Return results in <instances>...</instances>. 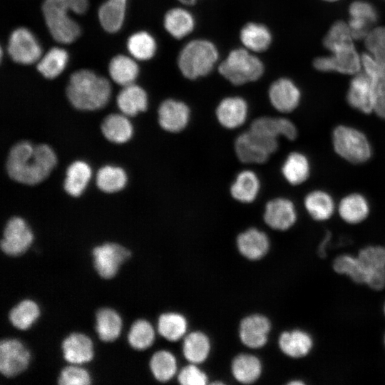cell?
Returning a JSON list of instances; mask_svg holds the SVG:
<instances>
[{
    "label": "cell",
    "instance_id": "obj_6",
    "mask_svg": "<svg viewBox=\"0 0 385 385\" xmlns=\"http://www.w3.org/2000/svg\"><path fill=\"white\" fill-rule=\"evenodd\" d=\"M335 152L351 163H363L371 156V147L366 136L360 130L347 125H338L332 133Z\"/></svg>",
    "mask_w": 385,
    "mask_h": 385
},
{
    "label": "cell",
    "instance_id": "obj_56",
    "mask_svg": "<svg viewBox=\"0 0 385 385\" xmlns=\"http://www.w3.org/2000/svg\"><path fill=\"white\" fill-rule=\"evenodd\" d=\"M384 346H385V335H384Z\"/></svg>",
    "mask_w": 385,
    "mask_h": 385
},
{
    "label": "cell",
    "instance_id": "obj_4",
    "mask_svg": "<svg viewBox=\"0 0 385 385\" xmlns=\"http://www.w3.org/2000/svg\"><path fill=\"white\" fill-rule=\"evenodd\" d=\"M219 58L216 46L210 40L195 38L188 42L178 56V67L188 80H196L207 76Z\"/></svg>",
    "mask_w": 385,
    "mask_h": 385
},
{
    "label": "cell",
    "instance_id": "obj_33",
    "mask_svg": "<svg viewBox=\"0 0 385 385\" xmlns=\"http://www.w3.org/2000/svg\"><path fill=\"white\" fill-rule=\"evenodd\" d=\"M369 204L366 198L359 193H351L339 202L338 212L341 218L349 224H358L369 214Z\"/></svg>",
    "mask_w": 385,
    "mask_h": 385
},
{
    "label": "cell",
    "instance_id": "obj_39",
    "mask_svg": "<svg viewBox=\"0 0 385 385\" xmlns=\"http://www.w3.org/2000/svg\"><path fill=\"white\" fill-rule=\"evenodd\" d=\"M108 69L111 78L123 86L133 83L139 73L136 62L124 55L115 56L111 61Z\"/></svg>",
    "mask_w": 385,
    "mask_h": 385
},
{
    "label": "cell",
    "instance_id": "obj_24",
    "mask_svg": "<svg viewBox=\"0 0 385 385\" xmlns=\"http://www.w3.org/2000/svg\"><path fill=\"white\" fill-rule=\"evenodd\" d=\"M280 350L287 356L298 359L307 356L314 346L312 336L302 329L282 332L278 339Z\"/></svg>",
    "mask_w": 385,
    "mask_h": 385
},
{
    "label": "cell",
    "instance_id": "obj_50",
    "mask_svg": "<svg viewBox=\"0 0 385 385\" xmlns=\"http://www.w3.org/2000/svg\"><path fill=\"white\" fill-rule=\"evenodd\" d=\"M367 272L385 269V248L379 245H369L361 249L356 255Z\"/></svg>",
    "mask_w": 385,
    "mask_h": 385
},
{
    "label": "cell",
    "instance_id": "obj_29",
    "mask_svg": "<svg viewBox=\"0 0 385 385\" xmlns=\"http://www.w3.org/2000/svg\"><path fill=\"white\" fill-rule=\"evenodd\" d=\"M260 181L257 175L250 170L240 172L230 186V192L232 198L242 203H251L258 196Z\"/></svg>",
    "mask_w": 385,
    "mask_h": 385
},
{
    "label": "cell",
    "instance_id": "obj_57",
    "mask_svg": "<svg viewBox=\"0 0 385 385\" xmlns=\"http://www.w3.org/2000/svg\"><path fill=\"white\" fill-rule=\"evenodd\" d=\"M325 1H336V0H325Z\"/></svg>",
    "mask_w": 385,
    "mask_h": 385
},
{
    "label": "cell",
    "instance_id": "obj_51",
    "mask_svg": "<svg viewBox=\"0 0 385 385\" xmlns=\"http://www.w3.org/2000/svg\"><path fill=\"white\" fill-rule=\"evenodd\" d=\"M178 379L182 385H205L208 380L206 374L192 363L180 370Z\"/></svg>",
    "mask_w": 385,
    "mask_h": 385
},
{
    "label": "cell",
    "instance_id": "obj_55",
    "mask_svg": "<svg viewBox=\"0 0 385 385\" xmlns=\"http://www.w3.org/2000/svg\"><path fill=\"white\" fill-rule=\"evenodd\" d=\"M384 314H385V304L384 305Z\"/></svg>",
    "mask_w": 385,
    "mask_h": 385
},
{
    "label": "cell",
    "instance_id": "obj_43",
    "mask_svg": "<svg viewBox=\"0 0 385 385\" xmlns=\"http://www.w3.org/2000/svg\"><path fill=\"white\" fill-rule=\"evenodd\" d=\"M149 367L151 374L157 381L166 382L176 374V359L171 352L160 350L155 352L150 357Z\"/></svg>",
    "mask_w": 385,
    "mask_h": 385
},
{
    "label": "cell",
    "instance_id": "obj_27",
    "mask_svg": "<svg viewBox=\"0 0 385 385\" xmlns=\"http://www.w3.org/2000/svg\"><path fill=\"white\" fill-rule=\"evenodd\" d=\"M117 106L126 116H135L146 111L148 95L140 86L134 83L123 86L116 98Z\"/></svg>",
    "mask_w": 385,
    "mask_h": 385
},
{
    "label": "cell",
    "instance_id": "obj_18",
    "mask_svg": "<svg viewBox=\"0 0 385 385\" xmlns=\"http://www.w3.org/2000/svg\"><path fill=\"white\" fill-rule=\"evenodd\" d=\"M249 130L272 140H278L279 137L282 136L293 140L297 136L295 125L290 120L282 117H259L252 121Z\"/></svg>",
    "mask_w": 385,
    "mask_h": 385
},
{
    "label": "cell",
    "instance_id": "obj_3",
    "mask_svg": "<svg viewBox=\"0 0 385 385\" xmlns=\"http://www.w3.org/2000/svg\"><path fill=\"white\" fill-rule=\"evenodd\" d=\"M88 6V0H44L43 14L48 30L56 41L71 43L78 37L80 26L69 16L68 12L82 14Z\"/></svg>",
    "mask_w": 385,
    "mask_h": 385
},
{
    "label": "cell",
    "instance_id": "obj_13",
    "mask_svg": "<svg viewBox=\"0 0 385 385\" xmlns=\"http://www.w3.org/2000/svg\"><path fill=\"white\" fill-rule=\"evenodd\" d=\"M60 349L63 360L71 364L81 365L91 362L95 355L92 339L83 332L73 331L61 341Z\"/></svg>",
    "mask_w": 385,
    "mask_h": 385
},
{
    "label": "cell",
    "instance_id": "obj_48",
    "mask_svg": "<svg viewBox=\"0 0 385 385\" xmlns=\"http://www.w3.org/2000/svg\"><path fill=\"white\" fill-rule=\"evenodd\" d=\"M364 40L368 54L385 68V26L372 29Z\"/></svg>",
    "mask_w": 385,
    "mask_h": 385
},
{
    "label": "cell",
    "instance_id": "obj_36",
    "mask_svg": "<svg viewBox=\"0 0 385 385\" xmlns=\"http://www.w3.org/2000/svg\"><path fill=\"white\" fill-rule=\"evenodd\" d=\"M231 370L237 381L242 384H251L260 377L262 373V364L257 356L241 354L233 359Z\"/></svg>",
    "mask_w": 385,
    "mask_h": 385
},
{
    "label": "cell",
    "instance_id": "obj_23",
    "mask_svg": "<svg viewBox=\"0 0 385 385\" xmlns=\"http://www.w3.org/2000/svg\"><path fill=\"white\" fill-rule=\"evenodd\" d=\"M237 246L245 257L257 260L263 257L268 252L270 240L264 232L252 227L237 236Z\"/></svg>",
    "mask_w": 385,
    "mask_h": 385
},
{
    "label": "cell",
    "instance_id": "obj_53",
    "mask_svg": "<svg viewBox=\"0 0 385 385\" xmlns=\"http://www.w3.org/2000/svg\"><path fill=\"white\" fill-rule=\"evenodd\" d=\"M180 4L185 5V6H193L196 4L197 2V0H178Z\"/></svg>",
    "mask_w": 385,
    "mask_h": 385
},
{
    "label": "cell",
    "instance_id": "obj_31",
    "mask_svg": "<svg viewBox=\"0 0 385 385\" xmlns=\"http://www.w3.org/2000/svg\"><path fill=\"white\" fill-rule=\"evenodd\" d=\"M101 130L108 140L117 144L128 142L133 133L130 121L123 113H112L107 115L101 125Z\"/></svg>",
    "mask_w": 385,
    "mask_h": 385
},
{
    "label": "cell",
    "instance_id": "obj_8",
    "mask_svg": "<svg viewBox=\"0 0 385 385\" xmlns=\"http://www.w3.org/2000/svg\"><path fill=\"white\" fill-rule=\"evenodd\" d=\"M279 147L278 140H270L249 130L239 135L234 144L240 161L246 164H263Z\"/></svg>",
    "mask_w": 385,
    "mask_h": 385
},
{
    "label": "cell",
    "instance_id": "obj_25",
    "mask_svg": "<svg viewBox=\"0 0 385 385\" xmlns=\"http://www.w3.org/2000/svg\"><path fill=\"white\" fill-rule=\"evenodd\" d=\"M41 313L40 306L35 300L25 298L19 300L9 310L8 319L16 329L26 331L39 319Z\"/></svg>",
    "mask_w": 385,
    "mask_h": 385
},
{
    "label": "cell",
    "instance_id": "obj_47",
    "mask_svg": "<svg viewBox=\"0 0 385 385\" xmlns=\"http://www.w3.org/2000/svg\"><path fill=\"white\" fill-rule=\"evenodd\" d=\"M354 38L348 24L342 21H336L332 25L324 38V46L330 51L334 52L338 49L354 45Z\"/></svg>",
    "mask_w": 385,
    "mask_h": 385
},
{
    "label": "cell",
    "instance_id": "obj_19",
    "mask_svg": "<svg viewBox=\"0 0 385 385\" xmlns=\"http://www.w3.org/2000/svg\"><path fill=\"white\" fill-rule=\"evenodd\" d=\"M216 117L219 123L227 129H236L247 120L248 105L240 96H227L218 103Z\"/></svg>",
    "mask_w": 385,
    "mask_h": 385
},
{
    "label": "cell",
    "instance_id": "obj_37",
    "mask_svg": "<svg viewBox=\"0 0 385 385\" xmlns=\"http://www.w3.org/2000/svg\"><path fill=\"white\" fill-rule=\"evenodd\" d=\"M127 0H107L98 9V18L103 28L108 32H117L122 26Z\"/></svg>",
    "mask_w": 385,
    "mask_h": 385
},
{
    "label": "cell",
    "instance_id": "obj_30",
    "mask_svg": "<svg viewBox=\"0 0 385 385\" xmlns=\"http://www.w3.org/2000/svg\"><path fill=\"white\" fill-rule=\"evenodd\" d=\"M163 25L171 36L181 39L192 32L195 21L188 10L182 7H175L165 14Z\"/></svg>",
    "mask_w": 385,
    "mask_h": 385
},
{
    "label": "cell",
    "instance_id": "obj_40",
    "mask_svg": "<svg viewBox=\"0 0 385 385\" xmlns=\"http://www.w3.org/2000/svg\"><path fill=\"white\" fill-rule=\"evenodd\" d=\"M96 183L102 192L114 193L124 188L127 183V175L123 168L107 165L98 170Z\"/></svg>",
    "mask_w": 385,
    "mask_h": 385
},
{
    "label": "cell",
    "instance_id": "obj_10",
    "mask_svg": "<svg viewBox=\"0 0 385 385\" xmlns=\"http://www.w3.org/2000/svg\"><path fill=\"white\" fill-rule=\"evenodd\" d=\"M34 241V235L28 223L21 217L14 216L8 220L0 242L1 252L11 258L23 256Z\"/></svg>",
    "mask_w": 385,
    "mask_h": 385
},
{
    "label": "cell",
    "instance_id": "obj_21",
    "mask_svg": "<svg viewBox=\"0 0 385 385\" xmlns=\"http://www.w3.org/2000/svg\"><path fill=\"white\" fill-rule=\"evenodd\" d=\"M123 325L122 317L114 308L101 307L94 313L93 328L102 342L111 343L118 339Z\"/></svg>",
    "mask_w": 385,
    "mask_h": 385
},
{
    "label": "cell",
    "instance_id": "obj_35",
    "mask_svg": "<svg viewBox=\"0 0 385 385\" xmlns=\"http://www.w3.org/2000/svg\"><path fill=\"white\" fill-rule=\"evenodd\" d=\"M305 209L312 219L325 221L334 214L335 205L332 197L323 190H313L304 200Z\"/></svg>",
    "mask_w": 385,
    "mask_h": 385
},
{
    "label": "cell",
    "instance_id": "obj_49",
    "mask_svg": "<svg viewBox=\"0 0 385 385\" xmlns=\"http://www.w3.org/2000/svg\"><path fill=\"white\" fill-rule=\"evenodd\" d=\"M56 383L59 385H90L93 378L86 369L69 364L59 370Z\"/></svg>",
    "mask_w": 385,
    "mask_h": 385
},
{
    "label": "cell",
    "instance_id": "obj_28",
    "mask_svg": "<svg viewBox=\"0 0 385 385\" xmlns=\"http://www.w3.org/2000/svg\"><path fill=\"white\" fill-rule=\"evenodd\" d=\"M362 68L371 78L374 87V112L385 119V68L376 63L368 53L361 56Z\"/></svg>",
    "mask_w": 385,
    "mask_h": 385
},
{
    "label": "cell",
    "instance_id": "obj_16",
    "mask_svg": "<svg viewBox=\"0 0 385 385\" xmlns=\"http://www.w3.org/2000/svg\"><path fill=\"white\" fill-rule=\"evenodd\" d=\"M346 100L352 108L364 113L368 114L374 111V83L364 71L356 73L351 79Z\"/></svg>",
    "mask_w": 385,
    "mask_h": 385
},
{
    "label": "cell",
    "instance_id": "obj_41",
    "mask_svg": "<svg viewBox=\"0 0 385 385\" xmlns=\"http://www.w3.org/2000/svg\"><path fill=\"white\" fill-rule=\"evenodd\" d=\"M127 342L134 350L143 351L149 348L155 340V330L150 322L137 319L132 322L127 333Z\"/></svg>",
    "mask_w": 385,
    "mask_h": 385
},
{
    "label": "cell",
    "instance_id": "obj_15",
    "mask_svg": "<svg viewBox=\"0 0 385 385\" xmlns=\"http://www.w3.org/2000/svg\"><path fill=\"white\" fill-rule=\"evenodd\" d=\"M297 217L296 207L287 198H273L265 205L263 219L273 230L285 231L289 229L295 224Z\"/></svg>",
    "mask_w": 385,
    "mask_h": 385
},
{
    "label": "cell",
    "instance_id": "obj_32",
    "mask_svg": "<svg viewBox=\"0 0 385 385\" xmlns=\"http://www.w3.org/2000/svg\"><path fill=\"white\" fill-rule=\"evenodd\" d=\"M92 175L91 168L82 160L71 163L66 170L63 189L72 197H79L85 190Z\"/></svg>",
    "mask_w": 385,
    "mask_h": 385
},
{
    "label": "cell",
    "instance_id": "obj_1",
    "mask_svg": "<svg viewBox=\"0 0 385 385\" xmlns=\"http://www.w3.org/2000/svg\"><path fill=\"white\" fill-rule=\"evenodd\" d=\"M57 163L53 150L46 144L22 140L10 149L6 163L9 178L21 184L34 185L43 181Z\"/></svg>",
    "mask_w": 385,
    "mask_h": 385
},
{
    "label": "cell",
    "instance_id": "obj_44",
    "mask_svg": "<svg viewBox=\"0 0 385 385\" xmlns=\"http://www.w3.org/2000/svg\"><path fill=\"white\" fill-rule=\"evenodd\" d=\"M332 267L337 273L349 277L354 282L366 284L367 272L357 256L341 255L334 259Z\"/></svg>",
    "mask_w": 385,
    "mask_h": 385
},
{
    "label": "cell",
    "instance_id": "obj_11",
    "mask_svg": "<svg viewBox=\"0 0 385 385\" xmlns=\"http://www.w3.org/2000/svg\"><path fill=\"white\" fill-rule=\"evenodd\" d=\"M314 66L320 71L355 75L361 71L362 59L354 45H351L332 52L329 56L315 58Z\"/></svg>",
    "mask_w": 385,
    "mask_h": 385
},
{
    "label": "cell",
    "instance_id": "obj_26",
    "mask_svg": "<svg viewBox=\"0 0 385 385\" xmlns=\"http://www.w3.org/2000/svg\"><path fill=\"white\" fill-rule=\"evenodd\" d=\"M240 39L243 47L252 53H262L267 51L272 41L270 29L264 24L248 22L243 26L240 32Z\"/></svg>",
    "mask_w": 385,
    "mask_h": 385
},
{
    "label": "cell",
    "instance_id": "obj_14",
    "mask_svg": "<svg viewBox=\"0 0 385 385\" xmlns=\"http://www.w3.org/2000/svg\"><path fill=\"white\" fill-rule=\"evenodd\" d=\"M190 118V109L182 101L168 98L159 106L158 123L167 132L173 133L181 132L188 125Z\"/></svg>",
    "mask_w": 385,
    "mask_h": 385
},
{
    "label": "cell",
    "instance_id": "obj_22",
    "mask_svg": "<svg viewBox=\"0 0 385 385\" xmlns=\"http://www.w3.org/2000/svg\"><path fill=\"white\" fill-rule=\"evenodd\" d=\"M348 23L354 39L365 38L376 21L377 14L374 6L364 1H354L349 6Z\"/></svg>",
    "mask_w": 385,
    "mask_h": 385
},
{
    "label": "cell",
    "instance_id": "obj_45",
    "mask_svg": "<svg viewBox=\"0 0 385 385\" xmlns=\"http://www.w3.org/2000/svg\"><path fill=\"white\" fill-rule=\"evenodd\" d=\"M68 58V53L64 49L52 48L39 60L37 69L47 78H56L64 70Z\"/></svg>",
    "mask_w": 385,
    "mask_h": 385
},
{
    "label": "cell",
    "instance_id": "obj_54",
    "mask_svg": "<svg viewBox=\"0 0 385 385\" xmlns=\"http://www.w3.org/2000/svg\"><path fill=\"white\" fill-rule=\"evenodd\" d=\"M289 384L292 385V384H304V383L302 381H300V380H294L293 381H290L289 383Z\"/></svg>",
    "mask_w": 385,
    "mask_h": 385
},
{
    "label": "cell",
    "instance_id": "obj_42",
    "mask_svg": "<svg viewBox=\"0 0 385 385\" xmlns=\"http://www.w3.org/2000/svg\"><path fill=\"white\" fill-rule=\"evenodd\" d=\"M188 323L184 316L176 312L161 314L157 323V329L163 337L170 342L181 339L187 331Z\"/></svg>",
    "mask_w": 385,
    "mask_h": 385
},
{
    "label": "cell",
    "instance_id": "obj_12",
    "mask_svg": "<svg viewBox=\"0 0 385 385\" xmlns=\"http://www.w3.org/2000/svg\"><path fill=\"white\" fill-rule=\"evenodd\" d=\"M8 52L15 62L31 64L39 60L42 50L37 39L29 29L19 28L10 36Z\"/></svg>",
    "mask_w": 385,
    "mask_h": 385
},
{
    "label": "cell",
    "instance_id": "obj_38",
    "mask_svg": "<svg viewBox=\"0 0 385 385\" xmlns=\"http://www.w3.org/2000/svg\"><path fill=\"white\" fill-rule=\"evenodd\" d=\"M183 351L185 359L190 363H202L209 355L210 340L206 334L201 332H191L184 339Z\"/></svg>",
    "mask_w": 385,
    "mask_h": 385
},
{
    "label": "cell",
    "instance_id": "obj_5",
    "mask_svg": "<svg viewBox=\"0 0 385 385\" xmlns=\"http://www.w3.org/2000/svg\"><path fill=\"white\" fill-rule=\"evenodd\" d=\"M219 73L234 86H242L259 80L265 66L255 53L245 48H237L218 65Z\"/></svg>",
    "mask_w": 385,
    "mask_h": 385
},
{
    "label": "cell",
    "instance_id": "obj_52",
    "mask_svg": "<svg viewBox=\"0 0 385 385\" xmlns=\"http://www.w3.org/2000/svg\"><path fill=\"white\" fill-rule=\"evenodd\" d=\"M365 284L376 291L385 288V269L370 272Z\"/></svg>",
    "mask_w": 385,
    "mask_h": 385
},
{
    "label": "cell",
    "instance_id": "obj_34",
    "mask_svg": "<svg viewBox=\"0 0 385 385\" xmlns=\"http://www.w3.org/2000/svg\"><path fill=\"white\" fill-rule=\"evenodd\" d=\"M284 179L292 185H298L307 180L310 174L308 158L302 153L292 152L284 160L282 168Z\"/></svg>",
    "mask_w": 385,
    "mask_h": 385
},
{
    "label": "cell",
    "instance_id": "obj_9",
    "mask_svg": "<svg viewBox=\"0 0 385 385\" xmlns=\"http://www.w3.org/2000/svg\"><path fill=\"white\" fill-rule=\"evenodd\" d=\"M31 354L27 345L17 338L6 337L0 342V373L14 378L28 370Z\"/></svg>",
    "mask_w": 385,
    "mask_h": 385
},
{
    "label": "cell",
    "instance_id": "obj_2",
    "mask_svg": "<svg viewBox=\"0 0 385 385\" xmlns=\"http://www.w3.org/2000/svg\"><path fill=\"white\" fill-rule=\"evenodd\" d=\"M111 93L109 81L88 70L73 73L66 88L69 102L81 111H95L103 108L108 103Z\"/></svg>",
    "mask_w": 385,
    "mask_h": 385
},
{
    "label": "cell",
    "instance_id": "obj_7",
    "mask_svg": "<svg viewBox=\"0 0 385 385\" xmlns=\"http://www.w3.org/2000/svg\"><path fill=\"white\" fill-rule=\"evenodd\" d=\"M131 257V250L115 242H105L91 250L93 268L97 275L105 280L115 277L121 267Z\"/></svg>",
    "mask_w": 385,
    "mask_h": 385
},
{
    "label": "cell",
    "instance_id": "obj_20",
    "mask_svg": "<svg viewBox=\"0 0 385 385\" xmlns=\"http://www.w3.org/2000/svg\"><path fill=\"white\" fill-rule=\"evenodd\" d=\"M271 329L270 320L261 314L245 317L240 324L241 342L247 347L258 349L265 345Z\"/></svg>",
    "mask_w": 385,
    "mask_h": 385
},
{
    "label": "cell",
    "instance_id": "obj_17",
    "mask_svg": "<svg viewBox=\"0 0 385 385\" xmlns=\"http://www.w3.org/2000/svg\"><path fill=\"white\" fill-rule=\"evenodd\" d=\"M268 97L272 107L281 113H291L299 106L301 92L289 78H279L272 83Z\"/></svg>",
    "mask_w": 385,
    "mask_h": 385
},
{
    "label": "cell",
    "instance_id": "obj_46",
    "mask_svg": "<svg viewBox=\"0 0 385 385\" xmlns=\"http://www.w3.org/2000/svg\"><path fill=\"white\" fill-rule=\"evenodd\" d=\"M127 46L135 58L143 61L153 57L157 48L155 38L146 31L137 32L130 36Z\"/></svg>",
    "mask_w": 385,
    "mask_h": 385
}]
</instances>
